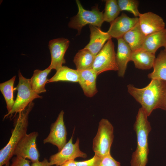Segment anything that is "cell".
I'll list each match as a JSON object with an SVG mask.
<instances>
[{
  "mask_svg": "<svg viewBox=\"0 0 166 166\" xmlns=\"http://www.w3.org/2000/svg\"><path fill=\"white\" fill-rule=\"evenodd\" d=\"M127 90L128 93L141 105L148 117L156 109L166 111V81L152 79L147 85L142 88L129 84Z\"/></svg>",
  "mask_w": 166,
  "mask_h": 166,
  "instance_id": "1",
  "label": "cell"
},
{
  "mask_svg": "<svg viewBox=\"0 0 166 166\" xmlns=\"http://www.w3.org/2000/svg\"><path fill=\"white\" fill-rule=\"evenodd\" d=\"M148 117L143 109L140 108L134 124L137 144L136 150L132 155L131 166H146L148 162L149 153L148 138L151 130Z\"/></svg>",
  "mask_w": 166,
  "mask_h": 166,
  "instance_id": "2",
  "label": "cell"
},
{
  "mask_svg": "<svg viewBox=\"0 0 166 166\" xmlns=\"http://www.w3.org/2000/svg\"><path fill=\"white\" fill-rule=\"evenodd\" d=\"M34 105L31 102L24 110L19 113L11 136L6 145L0 151V166L9 162L14 156V150L20 140L27 133L28 116Z\"/></svg>",
  "mask_w": 166,
  "mask_h": 166,
  "instance_id": "3",
  "label": "cell"
},
{
  "mask_svg": "<svg viewBox=\"0 0 166 166\" xmlns=\"http://www.w3.org/2000/svg\"><path fill=\"white\" fill-rule=\"evenodd\" d=\"M113 138V125L107 119H101L93 141L92 148L95 154L102 158L110 154Z\"/></svg>",
  "mask_w": 166,
  "mask_h": 166,
  "instance_id": "4",
  "label": "cell"
},
{
  "mask_svg": "<svg viewBox=\"0 0 166 166\" xmlns=\"http://www.w3.org/2000/svg\"><path fill=\"white\" fill-rule=\"evenodd\" d=\"M19 82L16 88L18 91L17 97L12 109L5 115L3 119L13 114L14 116L24 110L36 98H42V96L34 91L32 89L30 79L23 76L21 73H18Z\"/></svg>",
  "mask_w": 166,
  "mask_h": 166,
  "instance_id": "5",
  "label": "cell"
},
{
  "mask_svg": "<svg viewBox=\"0 0 166 166\" xmlns=\"http://www.w3.org/2000/svg\"><path fill=\"white\" fill-rule=\"evenodd\" d=\"M76 1L78 12L71 19L68 26L77 30L78 34L81 33L82 28L87 24L100 28L104 22L103 11H100L97 6L93 7L91 10H86L79 0Z\"/></svg>",
  "mask_w": 166,
  "mask_h": 166,
  "instance_id": "6",
  "label": "cell"
},
{
  "mask_svg": "<svg viewBox=\"0 0 166 166\" xmlns=\"http://www.w3.org/2000/svg\"><path fill=\"white\" fill-rule=\"evenodd\" d=\"M114 43L109 40L95 56L92 68L97 76L107 71H118Z\"/></svg>",
  "mask_w": 166,
  "mask_h": 166,
  "instance_id": "7",
  "label": "cell"
},
{
  "mask_svg": "<svg viewBox=\"0 0 166 166\" xmlns=\"http://www.w3.org/2000/svg\"><path fill=\"white\" fill-rule=\"evenodd\" d=\"M74 131V130L71 138L62 148L56 153L50 156L49 161L50 166H60L69 160H74L77 157L85 158L87 157V154L80 149L78 138H77L74 144L73 143Z\"/></svg>",
  "mask_w": 166,
  "mask_h": 166,
  "instance_id": "8",
  "label": "cell"
},
{
  "mask_svg": "<svg viewBox=\"0 0 166 166\" xmlns=\"http://www.w3.org/2000/svg\"><path fill=\"white\" fill-rule=\"evenodd\" d=\"M38 133L33 132L26 134L17 146L14 155L30 160L32 163L39 161L40 154L36 141Z\"/></svg>",
  "mask_w": 166,
  "mask_h": 166,
  "instance_id": "9",
  "label": "cell"
},
{
  "mask_svg": "<svg viewBox=\"0 0 166 166\" xmlns=\"http://www.w3.org/2000/svg\"><path fill=\"white\" fill-rule=\"evenodd\" d=\"M64 112L61 110L54 122L51 124L50 132L43 141L44 144L50 143L60 151L67 143V132L64 121Z\"/></svg>",
  "mask_w": 166,
  "mask_h": 166,
  "instance_id": "10",
  "label": "cell"
},
{
  "mask_svg": "<svg viewBox=\"0 0 166 166\" xmlns=\"http://www.w3.org/2000/svg\"><path fill=\"white\" fill-rule=\"evenodd\" d=\"M69 44V40L64 38L54 39L49 41L48 46L51 62L48 67L51 70L55 69L57 71L65 63L64 56Z\"/></svg>",
  "mask_w": 166,
  "mask_h": 166,
  "instance_id": "11",
  "label": "cell"
},
{
  "mask_svg": "<svg viewBox=\"0 0 166 166\" xmlns=\"http://www.w3.org/2000/svg\"><path fill=\"white\" fill-rule=\"evenodd\" d=\"M138 22V17L130 18L122 13L110 23V26L107 32L112 38L117 39L122 38L127 32Z\"/></svg>",
  "mask_w": 166,
  "mask_h": 166,
  "instance_id": "12",
  "label": "cell"
},
{
  "mask_svg": "<svg viewBox=\"0 0 166 166\" xmlns=\"http://www.w3.org/2000/svg\"><path fill=\"white\" fill-rule=\"evenodd\" d=\"M138 18L141 29L146 36L165 28L163 19L152 12L140 13Z\"/></svg>",
  "mask_w": 166,
  "mask_h": 166,
  "instance_id": "13",
  "label": "cell"
},
{
  "mask_svg": "<svg viewBox=\"0 0 166 166\" xmlns=\"http://www.w3.org/2000/svg\"><path fill=\"white\" fill-rule=\"evenodd\" d=\"M90 30V41L84 48L96 56L102 49L106 41L112 38L107 32H104L100 28L89 25Z\"/></svg>",
  "mask_w": 166,
  "mask_h": 166,
  "instance_id": "14",
  "label": "cell"
},
{
  "mask_svg": "<svg viewBox=\"0 0 166 166\" xmlns=\"http://www.w3.org/2000/svg\"><path fill=\"white\" fill-rule=\"evenodd\" d=\"M77 70L78 83L85 95L90 97L93 96L98 92L96 85V79L97 76L96 73L92 68Z\"/></svg>",
  "mask_w": 166,
  "mask_h": 166,
  "instance_id": "15",
  "label": "cell"
},
{
  "mask_svg": "<svg viewBox=\"0 0 166 166\" xmlns=\"http://www.w3.org/2000/svg\"><path fill=\"white\" fill-rule=\"evenodd\" d=\"M118 46L116 54V62L118 68V75L124 77L127 64L130 61L132 50L123 38L117 39Z\"/></svg>",
  "mask_w": 166,
  "mask_h": 166,
  "instance_id": "16",
  "label": "cell"
},
{
  "mask_svg": "<svg viewBox=\"0 0 166 166\" xmlns=\"http://www.w3.org/2000/svg\"><path fill=\"white\" fill-rule=\"evenodd\" d=\"M166 45V28L146 36L141 49L155 54L160 47Z\"/></svg>",
  "mask_w": 166,
  "mask_h": 166,
  "instance_id": "17",
  "label": "cell"
},
{
  "mask_svg": "<svg viewBox=\"0 0 166 166\" xmlns=\"http://www.w3.org/2000/svg\"><path fill=\"white\" fill-rule=\"evenodd\" d=\"M155 59V54L141 49L132 51L130 61L136 68L147 70L153 67Z\"/></svg>",
  "mask_w": 166,
  "mask_h": 166,
  "instance_id": "18",
  "label": "cell"
},
{
  "mask_svg": "<svg viewBox=\"0 0 166 166\" xmlns=\"http://www.w3.org/2000/svg\"><path fill=\"white\" fill-rule=\"evenodd\" d=\"M146 36L138 22L127 32L122 38L129 45L132 51H133L141 49Z\"/></svg>",
  "mask_w": 166,
  "mask_h": 166,
  "instance_id": "19",
  "label": "cell"
},
{
  "mask_svg": "<svg viewBox=\"0 0 166 166\" xmlns=\"http://www.w3.org/2000/svg\"><path fill=\"white\" fill-rule=\"evenodd\" d=\"M153 68V71L148 75V77L166 81V52L164 49L161 50L156 58Z\"/></svg>",
  "mask_w": 166,
  "mask_h": 166,
  "instance_id": "20",
  "label": "cell"
},
{
  "mask_svg": "<svg viewBox=\"0 0 166 166\" xmlns=\"http://www.w3.org/2000/svg\"><path fill=\"white\" fill-rule=\"evenodd\" d=\"M51 69L49 67L43 70L36 69L30 79V83L32 89L39 94L46 91L45 85L48 79L47 77Z\"/></svg>",
  "mask_w": 166,
  "mask_h": 166,
  "instance_id": "21",
  "label": "cell"
},
{
  "mask_svg": "<svg viewBox=\"0 0 166 166\" xmlns=\"http://www.w3.org/2000/svg\"><path fill=\"white\" fill-rule=\"evenodd\" d=\"M95 56L85 48L79 50L73 60L77 69L81 70L92 68Z\"/></svg>",
  "mask_w": 166,
  "mask_h": 166,
  "instance_id": "22",
  "label": "cell"
},
{
  "mask_svg": "<svg viewBox=\"0 0 166 166\" xmlns=\"http://www.w3.org/2000/svg\"><path fill=\"white\" fill-rule=\"evenodd\" d=\"M59 81H67L78 82L79 74L77 69H70L66 66H62L57 71L47 83Z\"/></svg>",
  "mask_w": 166,
  "mask_h": 166,
  "instance_id": "23",
  "label": "cell"
},
{
  "mask_svg": "<svg viewBox=\"0 0 166 166\" xmlns=\"http://www.w3.org/2000/svg\"><path fill=\"white\" fill-rule=\"evenodd\" d=\"M16 76L10 80L0 84V90L5 99L8 113L10 112L14 106V84Z\"/></svg>",
  "mask_w": 166,
  "mask_h": 166,
  "instance_id": "24",
  "label": "cell"
},
{
  "mask_svg": "<svg viewBox=\"0 0 166 166\" xmlns=\"http://www.w3.org/2000/svg\"><path fill=\"white\" fill-rule=\"evenodd\" d=\"M121 11L117 0H106L103 13L104 22L111 23L118 17Z\"/></svg>",
  "mask_w": 166,
  "mask_h": 166,
  "instance_id": "25",
  "label": "cell"
},
{
  "mask_svg": "<svg viewBox=\"0 0 166 166\" xmlns=\"http://www.w3.org/2000/svg\"><path fill=\"white\" fill-rule=\"evenodd\" d=\"M117 3L121 11H126L132 13L135 17L140 14L138 9L139 2L136 0H118Z\"/></svg>",
  "mask_w": 166,
  "mask_h": 166,
  "instance_id": "26",
  "label": "cell"
},
{
  "mask_svg": "<svg viewBox=\"0 0 166 166\" xmlns=\"http://www.w3.org/2000/svg\"><path fill=\"white\" fill-rule=\"evenodd\" d=\"M103 158L95 155L91 158L83 161H76L77 166H99Z\"/></svg>",
  "mask_w": 166,
  "mask_h": 166,
  "instance_id": "27",
  "label": "cell"
},
{
  "mask_svg": "<svg viewBox=\"0 0 166 166\" xmlns=\"http://www.w3.org/2000/svg\"><path fill=\"white\" fill-rule=\"evenodd\" d=\"M99 166H121L120 163L109 154L102 158Z\"/></svg>",
  "mask_w": 166,
  "mask_h": 166,
  "instance_id": "28",
  "label": "cell"
},
{
  "mask_svg": "<svg viewBox=\"0 0 166 166\" xmlns=\"http://www.w3.org/2000/svg\"><path fill=\"white\" fill-rule=\"evenodd\" d=\"M10 166H31L30 161L19 156H16L13 158Z\"/></svg>",
  "mask_w": 166,
  "mask_h": 166,
  "instance_id": "29",
  "label": "cell"
},
{
  "mask_svg": "<svg viewBox=\"0 0 166 166\" xmlns=\"http://www.w3.org/2000/svg\"><path fill=\"white\" fill-rule=\"evenodd\" d=\"M31 166H50L49 162L46 158L42 161H38L32 163Z\"/></svg>",
  "mask_w": 166,
  "mask_h": 166,
  "instance_id": "30",
  "label": "cell"
},
{
  "mask_svg": "<svg viewBox=\"0 0 166 166\" xmlns=\"http://www.w3.org/2000/svg\"><path fill=\"white\" fill-rule=\"evenodd\" d=\"M60 166H77V165L76 161L71 160L67 161Z\"/></svg>",
  "mask_w": 166,
  "mask_h": 166,
  "instance_id": "31",
  "label": "cell"
},
{
  "mask_svg": "<svg viewBox=\"0 0 166 166\" xmlns=\"http://www.w3.org/2000/svg\"><path fill=\"white\" fill-rule=\"evenodd\" d=\"M10 162H9L5 165V166H10Z\"/></svg>",
  "mask_w": 166,
  "mask_h": 166,
  "instance_id": "32",
  "label": "cell"
},
{
  "mask_svg": "<svg viewBox=\"0 0 166 166\" xmlns=\"http://www.w3.org/2000/svg\"><path fill=\"white\" fill-rule=\"evenodd\" d=\"M164 49L165 51L166 52V45H165V46H164Z\"/></svg>",
  "mask_w": 166,
  "mask_h": 166,
  "instance_id": "33",
  "label": "cell"
},
{
  "mask_svg": "<svg viewBox=\"0 0 166 166\" xmlns=\"http://www.w3.org/2000/svg\"></svg>",
  "mask_w": 166,
  "mask_h": 166,
  "instance_id": "34",
  "label": "cell"
}]
</instances>
